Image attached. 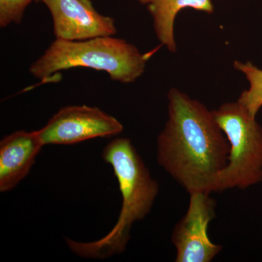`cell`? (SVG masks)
Returning a JSON list of instances; mask_svg holds the SVG:
<instances>
[{
	"mask_svg": "<svg viewBox=\"0 0 262 262\" xmlns=\"http://www.w3.org/2000/svg\"><path fill=\"white\" fill-rule=\"evenodd\" d=\"M102 158L113 167L122 198L115 227L106 235L92 242L67 238L72 252L81 257L104 259L125 251L132 226L151 211L159 185L138 154L130 139L116 138L105 146Z\"/></svg>",
	"mask_w": 262,
	"mask_h": 262,
	"instance_id": "obj_2",
	"label": "cell"
},
{
	"mask_svg": "<svg viewBox=\"0 0 262 262\" xmlns=\"http://www.w3.org/2000/svg\"><path fill=\"white\" fill-rule=\"evenodd\" d=\"M52 15L56 39L83 40L115 36V19L101 15L91 0H41Z\"/></svg>",
	"mask_w": 262,
	"mask_h": 262,
	"instance_id": "obj_7",
	"label": "cell"
},
{
	"mask_svg": "<svg viewBox=\"0 0 262 262\" xmlns=\"http://www.w3.org/2000/svg\"><path fill=\"white\" fill-rule=\"evenodd\" d=\"M234 67L246 75L250 83L249 89L241 94L237 101L251 117L256 118V114L262 106V70L251 62L235 61Z\"/></svg>",
	"mask_w": 262,
	"mask_h": 262,
	"instance_id": "obj_10",
	"label": "cell"
},
{
	"mask_svg": "<svg viewBox=\"0 0 262 262\" xmlns=\"http://www.w3.org/2000/svg\"><path fill=\"white\" fill-rule=\"evenodd\" d=\"M229 144L228 160L213 192L246 189L262 182V127L238 101L212 112Z\"/></svg>",
	"mask_w": 262,
	"mask_h": 262,
	"instance_id": "obj_4",
	"label": "cell"
},
{
	"mask_svg": "<svg viewBox=\"0 0 262 262\" xmlns=\"http://www.w3.org/2000/svg\"><path fill=\"white\" fill-rule=\"evenodd\" d=\"M34 0H0V27L20 24L24 12Z\"/></svg>",
	"mask_w": 262,
	"mask_h": 262,
	"instance_id": "obj_11",
	"label": "cell"
},
{
	"mask_svg": "<svg viewBox=\"0 0 262 262\" xmlns=\"http://www.w3.org/2000/svg\"><path fill=\"white\" fill-rule=\"evenodd\" d=\"M185 215L175 226L172 244L177 250L176 262H210L221 252L222 246L212 242L208 226L215 215V200L210 194H189Z\"/></svg>",
	"mask_w": 262,
	"mask_h": 262,
	"instance_id": "obj_6",
	"label": "cell"
},
{
	"mask_svg": "<svg viewBox=\"0 0 262 262\" xmlns=\"http://www.w3.org/2000/svg\"><path fill=\"white\" fill-rule=\"evenodd\" d=\"M146 5L154 21L157 37L162 46L176 53L177 45L174 38V21L177 14L185 8L211 13L214 11L211 0H139Z\"/></svg>",
	"mask_w": 262,
	"mask_h": 262,
	"instance_id": "obj_9",
	"label": "cell"
},
{
	"mask_svg": "<svg viewBox=\"0 0 262 262\" xmlns=\"http://www.w3.org/2000/svg\"><path fill=\"white\" fill-rule=\"evenodd\" d=\"M123 125L98 107L69 106L61 108L38 130L45 145H70L96 138L117 136Z\"/></svg>",
	"mask_w": 262,
	"mask_h": 262,
	"instance_id": "obj_5",
	"label": "cell"
},
{
	"mask_svg": "<svg viewBox=\"0 0 262 262\" xmlns=\"http://www.w3.org/2000/svg\"><path fill=\"white\" fill-rule=\"evenodd\" d=\"M151 55L143 54L134 45L114 36L83 40L56 39L31 65L29 72L35 78L50 81L58 72L84 67L106 72L114 81L131 83L144 73Z\"/></svg>",
	"mask_w": 262,
	"mask_h": 262,
	"instance_id": "obj_3",
	"label": "cell"
},
{
	"mask_svg": "<svg viewBox=\"0 0 262 262\" xmlns=\"http://www.w3.org/2000/svg\"><path fill=\"white\" fill-rule=\"evenodd\" d=\"M168 120L158 139V162L189 194L213 192L229 144L213 113L177 89L168 92Z\"/></svg>",
	"mask_w": 262,
	"mask_h": 262,
	"instance_id": "obj_1",
	"label": "cell"
},
{
	"mask_svg": "<svg viewBox=\"0 0 262 262\" xmlns=\"http://www.w3.org/2000/svg\"><path fill=\"white\" fill-rule=\"evenodd\" d=\"M45 146L39 131L18 130L0 141V192L11 190L32 169Z\"/></svg>",
	"mask_w": 262,
	"mask_h": 262,
	"instance_id": "obj_8",
	"label": "cell"
}]
</instances>
